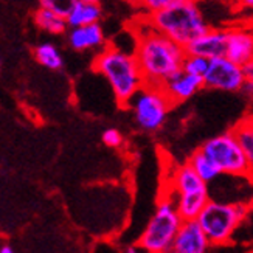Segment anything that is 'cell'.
Returning a JSON list of instances; mask_svg holds the SVG:
<instances>
[{
  "mask_svg": "<svg viewBox=\"0 0 253 253\" xmlns=\"http://www.w3.org/2000/svg\"><path fill=\"white\" fill-rule=\"evenodd\" d=\"M137 47L135 58L145 76L146 84L162 87L169 76L179 72L183 65L186 50L179 42L154 28L149 17L145 27H135Z\"/></svg>",
  "mask_w": 253,
  "mask_h": 253,
  "instance_id": "6da1fadb",
  "label": "cell"
},
{
  "mask_svg": "<svg viewBox=\"0 0 253 253\" xmlns=\"http://www.w3.org/2000/svg\"><path fill=\"white\" fill-rule=\"evenodd\" d=\"M93 67L107 80L115 100L122 106H129L134 95L146 84L135 54L117 47L104 48L96 56Z\"/></svg>",
  "mask_w": 253,
  "mask_h": 253,
  "instance_id": "7a4b0ae2",
  "label": "cell"
},
{
  "mask_svg": "<svg viewBox=\"0 0 253 253\" xmlns=\"http://www.w3.org/2000/svg\"><path fill=\"white\" fill-rule=\"evenodd\" d=\"M154 28L186 47L210 28L197 0H182L167 9L148 14Z\"/></svg>",
  "mask_w": 253,
  "mask_h": 253,
  "instance_id": "3957f363",
  "label": "cell"
},
{
  "mask_svg": "<svg viewBox=\"0 0 253 253\" xmlns=\"http://www.w3.org/2000/svg\"><path fill=\"white\" fill-rule=\"evenodd\" d=\"M247 213L249 207L243 202H222L210 197L201 214L197 216V222L210 239L211 247L228 246Z\"/></svg>",
  "mask_w": 253,
  "mask_h": 253,
  "instance_id": "277c9868",
  "label": "cell"
},
{
  "mask_svg": "<svg viewBox=\"0 0 253 253\" xmlns=\"http://www.w3.org/2000/svg\"><path fill=\"white\" fill-rule=\"evenodd\" d=\"M182 221L183 217L175 207V202L167 196L157 204L156 213L151 216L145 232L138 239V247L148 253L171 252Z\"/></svg>",
  "mask_w": 253,
  "mask_h": 253,
  "instance_id": "5b68a950",
  "label": "cell"
},
{
  "mask_svg": "<svg viewBox=\"0 0 253 253\" xmlns=\"http://www.w3.org/2000/svg\"><path fill=\"white\" fill-rule=\"evenodd\" d=\"M171 188L174 194L169 197L175 202L183 219H197L207 202L210 201L208 183L196 174L190 163L175 167L171 175Z\"/></svg>",
  "mask_w": 253,
  "mask_h": 253,
  "instance_id": "8992f818",
  "label": "cell"
},
{
  "mask_svg": "<svg viewBox=\"0 0 253 253\" xmlns=\"http://www.w3.org/2000/svg\"><path fill=\"white\" fill-rule=\"evenodd\" d=\"M171 106L172 101L163 90V87L145 84L129 101L127 107H130L140 129L156 132L167 122Z\"/></svg>",
  "mask_w": 253,
  "mask_h": 253,
  "instance_id": "52a82bcc",
  "label": "cell"
},
{
  "mask_svg": "<svg viewBox=\"0 0 253 253\" xmlns=\"http://www.w3.org/2000/svg\"><path fill=\"white\" fill-rule=\"evenodd\" d=\"M201 149L216 163V167L221 169L224 175L250 177L249 159L233 129L207 140Z\"/></svg>",
  "mask_w": 253,
  "mask_h": 253,
  "instance_id": "ba28073f",
  "label": "cell"
},
{
  "mask_svg": "<svg viewBox=\"0 0 253 253\" xmlns=\"http://www.w3.org/2000/svg\"><path fill=\"white\" fill-rule=\"evenodd\" d=\"M247 83L244 69L227 56H219L210 59L208 70L204 75V84L207 89L224 90V92H239L244 89Z\"/></svg>",
  "mask_w": 253,
  "mask_h": 253,
  "instance_id": "9c48e42d",
  "label": "cell"
},
{
  "mask_svg": "<svg viewBox=\"0 0 253 253\" xmlns=\"http://www.w3.org/2000/svg\"><path fill=\"white\" fill-rule=\"evenodd\" d=\"M211 247L210 239L197 219H183L175 235L172 250L174 253H205Z\"/></svg>",
  "mask_w": 253,
  "mask_h": 253,
  "instance_id": "30bf717a",
  "label": "cell"
},
{
  "mask_svg": "<svg viewBox=\"0 0 253 253\" xmlns=\"http://www.w3.org/2000/svg\"><path fill=\"white\" fill-rule=\"evenodd\" d=\"M162 87L169 96L172 104H177V103H183L186 100H190V98L194 96L201 89H204L205 84H204V76L193 75L180 69L172 76H169Z\"/></svg>",
  "mask_w": 253,
  "mask_h": 253,
  "instance_id": "8fae6325",
  "label": "cell"
},
{
  "mask_svg": "<svg viewBox=\"0 0 253 253\" xmlns=\"http://www.w3.org/2000/svg\"><path fill=\"white\" fill-rule=\"evenodd\" d=\"M228 42V30L208 28L204 35L196 38L185 47L186 54H199L207 59L225 56Z\"/></svg>",
  "mask_w": 253,
  "mask_h": 253,
  "instance_id": "7c38bea8",
  "label": "cell"
},
{
  "mask_svg": "<svg viewBox=\"0 0 253 253\" xmlns=\"http://www.w3.org/2000/svg\"><path fill=\"white\" fill-rule=\"evenodd\" d=\"M225 56L241 65L253 59V27L228 28Z\"/></svg>",
  "mask_w": 253,
  "mask_h": 253,
  "instance_id": "4fadbf2b",
  "label": "cell"
},
{
  "mask_svg": "<svg viewBox=\"0 0 253 253\" xmlns=\"http://www.w3.org/2000/svg\"><path fill=\"white\" fill-rule=\"evenodd\" d=\"M69 43L76 51L101 48L106 43V38L100 24H89L83 27H73L69 33Z\"/></svg>",
  "mask_w": 253,
  "mask_h": 253,
  "instance_id": "5bb4252c",
  "label": "cell"
},
{
  "mask_svg": "<svg viewBox=\"0 0 253 253\" xmlns=\"http://www.w3.org/2000/svg\"><path fill=\"white\" fill-rule=\"evenodd\" d=\"M100 19H101L100 5L93 2H83V0H78L67 16V24L70 28H73V27L96 24Z\"/></svg>",
  "mask_w": 253,
  "mask_h": 253,
  "instance_id": "9a60e30c",
  "label": "cell"
},
{
  "mask_svg": "<svg viewBox=\"0 0 253 253\" xmlns=\"http://www.w3.org/2000/svg\"><path fill=\"white\" fill-rule=\"evenodd\" d=\"M188 163L191 165V168L196 171V174L207 183L214 182L216 179H219L222 175L221 169L216 167V163L210 157H208L202 149L194 151L191 154Z\"/></svg>",
  "mask_w": 253,
  "mask_h": 253,
  "instance_id": "2e32d148",
  "label": "cell"
},
{
  "mask_svg": "<svg viewBox=\"0 0 253 253\" xmlns=\"http://www.w3.org/2000/svg\"><path fill=\"white\" fill-rule=\"evenodd\" d=\"M35 22L41 30L48 31V33H51V35H61V33H64L69 27L67 17L59 16V14L54 13V11H51L48 8H43V6H41L36 11Z\"/></svg>",
  "mask_w": 253,
  "mask_h": 253,
  "instance_id": "e0dca14e",
  "label": "cell"
},
{
  "mask_svg": "<svg viewBox=\"0 0 253 253\" xmlns=\"http://www.w3.org/2000/svg\"><path fill=\"white\" fill-rule=\"evenodd\" d=\"M35 54H36V59L39 61V64H42L43 67L51 69V70L61 69L64 64L58 48L51 45V43H41V45L36 48Z\"/></svg>",
  "mask_w": 253,
  "mask_h": 253,
  "instance_id": "ac0fdd59",
  "label": "cell"
},
{
  "mask_svg": "<svg viewBox=\"0 0 253 253\" xmlns=\"http://www.w3.org/2000/svg\"><path fill=\"white\" fill-rule=\"evenodd\" d=\"M233 132L236 134L239 143L243 145V148L246 151V156L249 159V167H250V177L253 179V129L244 120V122H241L233 129Z\"/></svg>",
  "mask_w": 253,
  "mask_h": 253,
  "instance_id": "d6986e66",
  "label": "cell"
},
{
  "mask_svg": "<svg viewBox=\"0 0 253 253\" xmlns=\"http://www.w3.org/2000/svg\"><path fill=\"white\" fill-rule=\"evenodd\" d=\"M208 65H210V59L199 56V54H186L182 69L188 73L204 76L208 70Z\"/></svg>",
  "mask_w": 253,
  "mask_h": 253,
  "instance_id": "ffe728a7",
  "label": "cell"
},
{
  "mask_svg": "<svg viewBox=\"0 0 253 253\" xmlns=\"http://www.w3.org/2000/svg\"><path fill=\"white\" fill-rule=\"evenodd\" d=\"M76 2H78V0H41V6L48 8L54 11L56 14L67 17L72 8L76 5Z\"/></svg>",
  "mask_w": 253,
  "mask_h": 253,
  "instance_id": "44dd1931",
  "label": "cell"
},
{
  "mask_svg": "<svg viewBox=\"0 0 253 253\" xmlns=\"http://www.w3.org/2000/svg\"><path fill=\"white\" fill-rule=\"evenodd\" d=\"M182 2V0H140V5L146 9V13H156V11H162V9H167L175 3Z\"/></svg>",
  "mask_w": 253,
  "mask_h": 253,
  "instance_id": "7402d4cb",
  "label": "cell"
},
{
  "mask_svg": "<svg viewBox=\"0 0 253 253\" xmlns=\"http://www.w3.org/2000/svg\"><path fill=\"white\" fill-rule=\"evenodd\" d=\"M103 143L106 146H109V148H120L123 145V135H122V132H120L118 129H114V127H111V129H106L104 132H103Z\"/></svg>",
  "mask_w": 253,
  "mask_h": 253,
  "instance_id": "603a6c76",
  "label": "cell"
},
{
  "mask_svg": "<svg viewBox=\"0 0 253 253\" xmlns=\"http://www.w3.org/2000/svg\"><path fill=\"white\" fill-rule=\"evenodd\" d=\"M243 69H244V73H246L247 81H253V59H250L249 62H246V64L243 65Z\"/></svg>",
  "mask_w": 253,
  "mask_h": 253,
  "instance_id": "cb8c5ba5",
  "label": "cell"
},
{
  "mask_svg": "<svg viewBox=\"0 0 253 253\" xmlns=\"http://www.w3.org/2000/svg\"><path fill=\"white\" fill-rule=\"evenodd\" d=\"M236 5L246 9H253V0H235Z\"/></svg>",
  "mask_w": 253,
  "mask_h": 253,
  "instance_id": "d4e9b609",
  "label": "cell"
},
{
  "mask_svg": "<svg viewBox=\"0 0 253 253\" xmlns=\"http://www.w3.org/2000/svg\"><path fill=\"white\" fill-rule=\"evenodd\" d=\"M243 90H244V92L252 98V100H253V81H247Z\"/></svg>",
  "mask_w": 253,
  "mask_h": 253,
  "instance_id": "484cf974",
  "label": "cell"
},
{
  "mask_svg": "<svg viewBox=\"0 0 253 253\" xmlns=\"http://www.w3.org/2000/svg\"><path fill=\"white\" fill-rule=\"evenodd\" d=\"M13 247H9V246H3V247H0V253H13Z\"/></svg>",
  "mask_w": 253,
  "mask_h": 253,
  "instance_id": "4316f807",
  "label": "cell"
},
{
  "mask_svg": "<svg viewBox=\"0 0 253 253\" xmlns=\"http://www.w3.org/2000/svg\"><path fill=\"white\" fill-rule=\"evenodd\" d=\"M246 122H247V123L250 125V127L253 129V115H249V117L246 118Z\"/></svg>",
  "mask_w": 253,
  "mask_h": 253,
  "instance_id": "83f0119b",
  "label": "cell"
},
{
  "mask_svg": "<svg viewBox=\"0 0 253 253\" xmlns=\"http://www.w3.org/2000/svg\"><path fill=\"white\" fill-rule=\"evenodd\" d=\"M83 2H93V3H98L100 0H83Z\"/></svg>",
  "mask_w": 253,
  "mask_h": 253,
  "instance_id": "f1b7e54d",
  "label": "cell"
},
{
  "mask_svg": "<svg viewBox=\"0 0 253 253\" xmlns=\"http://www.w3.org/2000/svg\"><path fill=\"white\" fill-rule=\"evenodd\" d=\"M129 2H132V3H140V0H129Z\"/></svg>",
  "mask_w": 253,
  "mask_h": 253,
  "instance_id": "f546056e",
  "label": "cell"
}]
</instances>
